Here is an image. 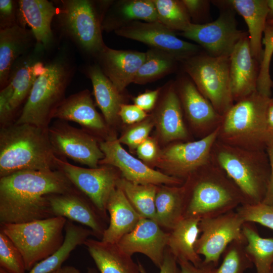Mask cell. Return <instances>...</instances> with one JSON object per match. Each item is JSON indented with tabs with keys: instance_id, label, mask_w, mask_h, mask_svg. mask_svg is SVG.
Here are the masks:
<instances>
[{
	"instance_id": "28",
	"label": "cell",
	"mask_w": 273,
	"mask_h": 273,
	"mask_svg": "<svg viewBox=\"0 0 273 273\" xmlns=\"http://www.w3.org/2000/svg\"><path fill=\"white\" fill-rule=\"evenodd\" d=\"M226 2L245 20L248 28L252 56L260 64L263 52L262 35L268 14L267 0H230Z\"/></svg>"
},
{
	"instance_id": "37",
	"label": "cell",
	"mask_w": 273,
	"mask_h": 273,
	"mask_svg": "<svg viewBox=\"0 0 273 273\" xmlns=\"http://www.w3.org/2000/svg\"><path fill=\"white\" fill-rule=\"evenodd\" d=\"M159 21L170 30L184 31L192 23L181 1L153 0Z\"/></svg>"
},
{
	"instance_id": "12",
	"label": "cell",
	"mask_w": 273,
	"mask_h": 273,
	"mask_svg": "<svg viewBox=\"0 0 273 273\" xmlns=\"http://www.w3.org/2000/svg\"><path fill=\"white\" fill-rule=\"evenodd\" d=\"M57 168L61 171L72 184L86 196L109 222L106 210L109 198L121 177L110 165L97 168H83L73 165L66 159L57 157Z\"/></svg>"
},
{
	"instance_id": "24",
	"label": "cell",
	"mask_w": 273,
	"mask_h": 273,
	"mask_svg": "<svg viewBox=\"0 0 273 273\" xmlns=\"http://www.w3.org/2000/svg\"><path fill=\"white\" fill-rule=\"evenodd\" d=\"M58 13V7L48 0L18 1L17 24L30 28L36 43L47 50L54 40L52 22Z\"/></svg>"
},
{
	"instance_id": "45",
	"label": "cell",
	"mask_w": 273,
	"mask_h": 273,
	"mask_svg": "<svg viewBox=\"0 0 273 273\" xmlns=\"http://www.w3.org/2000/svg\"><path fill=\"white\" fill-rule=\"evenodd\" d=\"M18 1L0 0V29L17 24Z\"/></svg>"
},
{
	"instance_id": "49",
	"label": "cell",
	"mask_w": 273,
	"mask_h": 273,
	"mask_svg": "<svg viewBox=\"0 0 273 273\" xmlns=\"http://www.w3.org/2000/svg\"><path fill=\"white\" fill-rule=\"evenodd\" d=\"M160 89L148 90L139 95L133 99L135 105L144 111H149L154 106L157 100Z\"/></svg>"
},
{
	"instance_id": "48",
	"label": "cell",
	"mask_w": 273,
	"mask_h": 273,
	"mask_svg": "<svg viewBox=\"0 0 273 273\" xmlns=\"http://www.w3.org/2000/svg\"><path fill=\"white\" fill-rule=\"evenodd\" d=\"M141 273H147L144 266L138 262ZM159 273H180L179 265L176 258L167 247L162 264L159 268Z\"/></svg>"
},
{
	"instance_id": "40",
	"label": "cell",
	"mask_w": 273,
	"mask_h": 273,
	"mask_svg": "<svg viewBox=\"0 0 273 273\" xmlns=\"http://www.w3.org/2000/svg\"><path fill=\"white\" fill-rule=\"evenodd\" d=\"M117 13L127 20L159 22L153 0H132L119 3Z\"/></svg>"
},
{
	"instance_id": "29",
	"label": "cell",
	"mask_w": 273,
	"mask_h": 273,
	"mask_svg": "<svg viewBox=\"0 0 273 273\" xmlns=\"http://www.w3.org/2000/svg\"><path fill=\"white\" fill-rule=\"evenodd\" d=\"M157 123L159 133L165 142L187 140L190 137L184 121L181 103L173 86H170L162 100Z\"/></svg>"
},
{
	"instance_id": "17",
	"label": "cell",
	"mask_w": 273,
	"mask_h": 273,
	"mask_svg": "<svg viewBox=\"0 0 273 273\" xmlns=\"http://www.w3.org/2000/svg\"><path fill=\"white\" fill-rule=\"evenodd\" d=\"M177 87L176 92L186 118L200 139L216 131L223 116L201 94L190 78H181Z\"/></svg>"
},
{
	"instance_id": "22",
	"label": "cell",
	"mask_w": 273,
	"mask_h": 273,
	"mask_svg": "<svg viewBox=\"0 0 273 273\" xmlns=\"http://www.w3.org/2000/svg\"><path fill=\"white\" fill-rule=\"evenodd\" d=\"M46 50L42 44L36 43L31 50L16 61L12 67L8 83L13 89L10 107L14 115L28 97L36 79L45 70L43 57Z\"/></svg>"
},
{
	"instance_id": "23",
	"label": "cell",
	"mask_w": 273,
	"mask_h": 273,
	"mask_svg": "<svg viewBox=\"0 0 273 273\" xmlns=\"http://www.w3.org/2000/svg\"><path fill=\"white\" fill-rule=\"evenodd\" d=\"M97 57L103 73L121 93L133 82L145 60L146 53L115 50L106 46Z\"/></svg>"
},
{
	"instance_id": "53",
	"label": "cell",
	"mask_w": 273,
	"mask_h": 273,
	"mask_svg": "<svg viewBox=\"0 0 273 273\" xmlns=\"http://www.w3.org/2000/svg\"><path fill=\"white\" fill-rule=\"evenodd\" d=\"M267 125L269 134L273 136V101L271 98L267 109Z\"/></svg>"
},
{
	"instance_id": "32",
	"label": "cell",
	"mask_w": 273,
	"mask_h": 273,
	"mask_svg": "<svg viewBox=\"0 0 273 273\" xmlns=\"http://www.w3.org/2000/svg\"><path fill=\"white\" fill-rule=\"evenodd\" d=\"M185 195L183 186H157L155 197L156 222L170 231L184 218Z\"/></svg>"
},
{
	"instance_id": "6",
	"label": "cell",
	"mask_w": 273,
	"mask_h": 273,
	"mask_svg": "<svg viewBox=\"0 0 273 273\" xmlns=\"http://www.w3.org/2000/svg\"><path fill=\"white\" fill-rule=\"evenodd\" d=\"M72 71L70 63L62 55L46 64L44 71L36 79L19 117L14 122L48 128L54 112L66 98Z\"/></svg>"
},
{
	"instance_id": "11",
	"label": "cell",
	"mask_w": 273,
	"mask_h": 273,
	"mask_svg": "<svg viewBox=\"0 0 273 273\" xmlns=\"http://www.w3.org/2000/svg\"><path fill=\"white\" fill-rule=\"evenodd\" d=\"M225 2L229 7L215 21L192 23L179 34L198 43L210 56L230 57L237 44L248 34L237 28L235 10Z\"/></svg>"
},
{
	"instance_id": "38",
	"label": "cell",
	"mask_w": 273,
	"mask_h": 273,
	"mask_svg": "<svg viewBox=\"0 0 273 273\" xmlns=\"http://www.w3.org/2000/svg\"><path fill=\"white\" fill-rule=\"evenodd\" d=\"M245 241L232 242L222 254V261L214 267L211 273H244L253 266V263L245 251Z\"/></svg>"
},
{
	"instance_id": "59",
	"label": "cell",
	"mask_w": 273,
	"mask_h": 273,
	"mask_svg": "<svg viewBox=\"0 0 273 273\" xmlns=\"http://www.w3.org/2000/svg\"><path fill=\"white\" fill-rule=\"evenodd\" d=\"M269 273H273V264L270 268V270L269 271Z\"/></svg>"
},
{
	"instance_id": "42",
	"label": "cell",
	"mask_w": 273,
	"mask_h": 273,
	"mask_svg": "<svg viewBox=\"0 0 273 273\" xmlns=\"http://www.w3.org/2000/svg\"><path fill=\"white\" fill-rule=\"evenodd\" d=\"M236 211L245 222H256L273 230V206L263 203L243 205Z\"/></svg>"
},
{
	"instance_id": "35",
	"label": "cell",
	"mask_w": 273,
	"mask_h": 273,
	"mask_svg": "<svg viewBox=\"0 0 273 273\" xmlns=\"http://www.w3.org/2000/svg\"><path fill=\"white\" fill-rule=\"evenodd\" d=\"M157 186L152 184H139L121 177L116 187L121 189L135 210L144 218L156 221L155 197Z\"/></svg>"
},
{
	"instance_id": "20",
	"label": "cell",
	"mask_w": 273,
	"mask_h": 273,
	"mask_svg": "<svg viewBox=\"0 0 273 273\" xmlns=\"http://www.w3.org/2000/svg\"><path fill=\"white\" fill-rule=\"evenodd\" d=\"M53 119L73 121L82 129L93 133L105 135L109 126L97 111L90 93L84 89L66 98L54 112Z\"/></svg>"
},
{
	"instance_id": "9",
	"label": "cell",
	"mask_w": 273,
	"mask_h": 273,
	"mask_svg": "<svg viewBox=\"0 0 273 273\" xmlns=\"http://www.w3.org/2000/svg\"><path fill=\"white\" fill-rule=\"evenodd\" d=\"M57 14L63 33L83 52L96 56L106 46L102 35L103 14L89 0H61Z\"/></svg>"
},
{
	"instance_id": "55",
	"label": "cell",
	"mask_w": 273,
	"mask_h": 273,
	"mask_svg": "<svg viewBox=\"0 0 273 273\" xmlns=\"http://www.w3.org/2000/svg\"><path fill=\"white\" fill-rule=\"evenodd\" d=\"M267 7L268 8L267 20L273 19V0H267Z\"/></svg>"
},
{
	"instance_id": "60",
	"label": "cell",
	"mask_w": 273,
	"mask_h": 273,
	"mask_svg": "<svg viewBox=\"0 0 273 273\" xmlns=\"http://www.w3.org/2000/svg\"><path fill=\"white\" fill-rule=\"evenodd\" d=\"M271 100L273 101V98H271Z\"/></svg>"
},
{
	"instance_id": "57",
	"label": "cell",
	"mask_w": 273,
	"mask_h": 273,
	"mask_svg": "<svg viewBox=\"0 0 273 273\" xmlns=\"http://www.w3.org/2000/svg\"><path fill=\"white\" fill-rule=\"evenodd\" d=\"M266 24L273 27V19L267 20Z\"/></svg>"
},
{
	"instance_id": "4",
	"label": "cell",
	"mask_w": 273,
	"mask_h": 273,
	"mask_svg": "<svg viewBox=\"0 0 273 273\" xmlns=\"http://www.w3.org/2000/svg\"><path fill=\"white\" fill-rule=\"evenodd\" d=\"M211 159L239 189L244 205H255L263 201L270 175L266 150L243 149L216 140L212 148Z\"/></svg>"
},
{
	"instance_id": "13",
	"label": "cell",
	"mask_w": 273,
	"mask_h": 273,
	"mask_svg": "<svg viewBox=\"0 0 273 273\" xmlns=\"http://www.w3.org/2000/svg\"><path fill=\"white\" fill-rule=\"evenodd\" d=\"M49 138L55 154L68 158L89 168H97L104 155L94 135L83 129L57 119L48 128Z\"/></svg>"
},
{
	"instance_id": "7",
	"label": "cell",
	"mask_w": 273,
	"mask_h": 273,
	"mask_svg": "<svg viewBox=\"0 0 273 273\" xmlns=\"http://www.w3.org/2000/svg\"><path fill=\"white\" fill-rule=\"evenodd\" d=\"M67 220L54 216L23 223H0V231L19 250L29 271L62 246Z\"/></svg>"
},
{
	"instance_id": "21",
	"label": "cell",
	"mask_w": 273,
	"mask_h": 273,
	"mask_svg": "<svg viewBox=\"0 0 273 273\" xmlns=\"http://www.w3.org/2000/svg\"><path fill=\"white\" fill-rule=\"evenodd\" d=\"M259 64L252 56L248 35L237 44L230 57V78L235 103L257 91Z\"/></svg>"
},
{
	"instance_id": "27",
	"label": "cell",
	"mask_w": 273,
	"mask_h": 273,
	"mask_svg": "<svg viewBox=\"0 0 273 273\" xmlns=\"http://www.w3.org/2000/svg\"><path fill=\"white\" fill-rule=\"evenodd\" d=\"M84 245L100 273H141L138 263L117 243L88 238Z\"/></svg>"
},
{
	"instance_id": "54",
	"label": "cell",
	"mask_w": 273,
	"mask_h": 273,
	"mask_svg": "<svg viewBox=\"0 0 273 273\" xmlns=\"http://www.w3.org/2000/svg\"><path fill=\"white\" fill-rule=\"evenodd\" d=\"M50 273H81L80 271L71 265L62 266L59 269L53 271Z\"/></svg>"
},
{
	"instance_id": "25",
	"label": "cell",
	"mask_w": 273,
	"mask_h": 273,
	"mask_svg": "<svg viewBox=\"0 0 273 273\" xmlns=\"http://www.w3.org/2000/svg\"><path fill=\"white\" fill-rule=\"evenodd\" d=\"M36 41L30 29L18 24L0 29V86L8 83L16 61L31 50Z\"/></svg>"
},
{
	"instance_id": "31",
	"label": "cell",
	"mask_w": 273,
	"mask_h": 273,
	"mask_svg": "<svg viewBox=\"0 0 273 273\" xmlns=\"http://www.w3.org/2000/svg\"><path fill=\"white\" fill-rule=\"evenodd\" d=\"M87 75L90 79L96 101L108 126L117 121L122 104L120 93L105 75L99 65L89 66Z\"/></svg>"
},
{
	"instance_id": "16",
	"label": "cell",
	"mask_w": 273,
	"mask_h": 273,
	"mask_svg": "<svg viewBox=\"0 0 273 273\" xmlns=\"http://www.w3.org/2000/svg\"><path fill=\"white\" fill-rule=\"evenodd\" d=\"M99 146L104 157L99 164L117 168L121 177L128 181L139 184L173 186H181L184 183L182 179L149 167L129 154L115 138L100 141Z\"/></svg>"
},
{
	"instance_id": "39",
	"label": "cell",
	"mask_w": 273,
	"mask_h": 273,
	"mask_svg": "<svg viewBox=\"0 0 273 273\" xmlns=\"http://www.w3.org/2000/svg\"><path fill=\"white\" fill-rule=\"evenodd\" d=\"M263 34L262 44L264 49L259 64L256 89L260 94L271 98L273 81L269 73V67L273 54V27L266 24Z\"/></svg>"
},
{
	"instance_id": "8",
	"label": "cell",
	"mask_w": 273,
	"mask_h": 273,
	"mask_svg": "<svg viewBox=\"0 0 273 273\" xmlns=\"http://www.w3.org/2000/svg\"><path fill=\"white\" fill-rule=\"evenodd\" d=\"M201 94L223 116L235 104L230 78V57L200 53L182 62Z\"/></svg>"
},
{
	"instance_id": "10",
	"label": "cell",
	"mask_w": 273,
	"mask_h": 273,
	"mask_svg": "<svg viewBox=\"0 0 273 273\" xmlns=\"http://www.w3.org/2000/svg\"><path fill=\"white\" fill-rule=\"evenodd\" d=\"M245 222L236 210L200 219V235L195 250L203 256V262L217 267L221 256L232 242L246 240L242 232Z\"/></svg>"
},
{
	"instance_id": "5",
	"label": "cell",
	"mask_w": 273,
	"mask_h": 273,
	"mask_svg": "<svg viewBox=\"0 0 273 273\" xmlns=\"http://www.w3.org/2000/svg\"><path fill=\"white\" fill-rule=\"evenodd\" d=\"M271 98L257 91L235 103L223 116L217 140L224 144L252 150H266L270 140L267 112Z\"/></svg>"
},
{
	"instance_id": "51",
	"label": "cell",
	"mask_w": 273,
	"mask_h": 273,
	"mask_svg": "<svg viewBox=\"0 0 273 273\" xmlns=\"http://www.w3.org/2000/svg\"><path fill=\"white\" fill-rule=\"evenodd\" d=\"M266 151L270 164V175L266 195L262 203L273 206V137L268 143Z\"/></svg>"
},
{
	"instance_id": "44",
	"label": "cell",
	"mask_w": 273,
	"mask_h": 273,
	"mask_svg": "<svg viewBox=\"0 0 273 273\" xmlns=\"http://www.w3.org/2000/svg\"><path fill=\"white\" fill-rule=\"evenodd\" d=\"M13 94V89L8 83L0 92V123L1 127L12 123L13 113L10 107V102Z\"/></svg>"
},
{
	"instance_id": "52",
	"label": "cell",
	"mask_w": 273,
	"mask_h": 273,
	"mask_svg": "<svg viewBox=\"0 0 273 273\" xmlns=\"http://www.w3.org/2000/svg\"><path fill=\"white\" fill-rule=\"evenodd\" d=\"M180 273H211L212 269L215 267L213 264H206L202 262V264L197 267L189 261L177 260Z\"/></svg>"
},
{
	"instance_id": "15",
	"label": "cell",
	"mask_w": 273,
	"mask_h": 273,
	"mask_svg": "<svg viewBox=\"0 0 273 273\" xmlns=\"http://www.w3.org/2000/svg\"><path fill=\"white\" fill-rule=\"evenodd\" d=\"M120 36L135 40L164 51L178 61H184L201 52L199 46L181 39L174 31L160 22L133 21L114 30Z\"/></svg>"
},
{
	"instance_id": "18",
	"label": "cell",
	"mask_w": 273,
	"mask_h": 273,
	"mask_svg": "<svg viewBox=\"0 0 273 273\" xmlns=\"http://www.w3.org/2000/svg\"><path fill=\"white\" fill-rule=\"evenodd\" d=\"M52 214L87 226L101 240L107 221L90 200L79 190L48 196Z\"/></svg>"
},
{
	"instance_id": "19",
	"label": "cell",
	"mask_w": 273,
	"mask_h": 273,
	"mask_svg": "<svg viewBox=\"0 0 273 273\" xmlns=\"http://www.w3.org/2000/svg\"><path fill=\"white\" fill-rule=\"evenodd\" d=\"M169 232L151 219L142 217L135 228L117 243L120 249L132 256L140 253L160 268L167 247Z\"/></svg>"
},
{
	"instance_id": "58",
	"label": "cell",
	"mask_w": 273,
	"mask_h": 273,
	"mask_svg": "<svg viewBox=\"0 0 273 273\" xmlns=\"http://www.w3.org/2000/svg\"><path fill=\"white\" fill-rule=\"evenodd\" d=\"M0 273H10V272L0 267Z\"/></svg>"
},
{
	"instance_id": "43",
	"label": "cell",
	"mask_w": 273,
	"mask_h": 273,
	"mask_svg": "<svg viewBox=\"0 0 273 273\" xmlns=\"http://www.w3.org/2000/svg\"><path fill=\"white\" fill-rule=\"evenodd\" d=\"M154 126L151 118H146L129 128L120 138L119 142L134 150L148 138Z\"/></svg>"
},
{
	"instance_id": "47",
	"label": "cell",
	"mask_w": 273,
	"mask_h": 273,
	"mask_svg": "<svg viewBox=\"0 0 273 273\" xmlns=\"http://www.w3.org/2000/svg\"><path fill=\"white\" fill-rule=\"evenodd\" d=\"M190 17L193 19L209 17L210 2L203 0H182Z\"/></svg>"
},
{
	"instance_id": "56",
	"label": "cell",
	"mask_w": 273,
	"mask_h": 273,
	"mask_svg": "<svg viewBox=\"0 0 273 273\" xmlns=\"http://www.w3.org/2000/svg\"><path fill=\"white\" fill-rule=\"evenodd\" d=\"M86 273H98V271L93 268H88Z\"/></svg>"
},
{
	"instance_id": "14",
	"label": "cell",
	"mask_w": 273,
	"mask_h": 273,
	"mask_svg": "<svg viewBox=\"0 0 273 273\" xmlns=\"http://www.w3.org/2000/svg\"><path fill=\"white\" fill-rule=\"evenodd\" d=\"M218 130V128L207 136L196 141L169 145L157 156V166L164 170L165 174L185 181L210 160Z\"/></svg>"
},
{
	"instance_id": "46",
	"label": "cell",
	"mask_w": 273,
	"mask_h": 273,
	"mask_svg": "<svg viewBox=\"0 0 273 273\" xmlns=\"http://www.w3.org/2000/svg\"><path fill=\"white\" fill-rule=\"evenodd\" d=\"M119 116L123 122L133 124L140 122L147 118V114L143 110L134 105L122 104Z\"/></svg>"
},
{
	"instance_id": "50",
	"label": "cell",
	"mask_w": 273,
	"mask_h": 273,
	"mask_svg": "<svg viewBox=\"0 0 273 273\" xmlns=\"http://www.w3.org/2000/svg\"><path fill=\"white\" fill-rule=\"evenodd\" d=\"M136 153L140 159L151 161L157 157V145L153 140L148 138L137 147Z\"/></svg>"
},
{
	"instance_id": "2",
	"label": "cell",
	"mask_w": 273,
	"mask_h": 273,
	"mask_svg": "<svg viewBox=\"0 0 273 273\" xmlns=\"http://www.w3.org/2000/svg\"><path fill=\"white\" fill-rule=\"evenodd\" d=\"M183 186L184 218L201 219L214 217L245 204L239 189L211 158L190 175Z\"/></svg>"
},
{
	"instance_id": "26",
	"label": "cell",
	"mask_w": 273,
	"mask_h": 273,
	"mask_svg": "<svg viewBox=\"0 0 273 273\" xmlns=\"http://www.w3.org/2000/svg\"><path fill=\"white\" fill-rule=\"evenodd\" d=\"M106 210L109 215V221L101 240L105 242L117 243L135 228L142 217L132 206L122 191L117 187L109 198Z\"/></svg>"
},
{
	"instance_id": "3",
	"label": "cell",
	"mask_w": 273,
	"mask_h": 273,
	"mask_svg": "<svg viewBox=\"0 0 273 273\" xmlns=\"http://www.w3.org/2000/svg\"><path fill=\"white\" fill-rule=\"evenodd\" d=\"M48 128L14 122L1 127L0 177L21 170L57 169Z\"/></svg>"
},
{
	"instance_id": "34",
	"label": "cell",
	"mask_w": 273,
	"mask_h": 273,
	"mask_svg": "<svg viewBox=\"0 0 273 273\" xmlns=\"http://www.w3.org/2000/svg\"><path fill=\"white\" fill-rule=\"evenodd\" d=\"M242 232L246 239L245 251L256 273H269L273 264V238H263L251 222H245Z\"/></svg>"
},
{
	"instance_id": "1",
	"label": "cell",
	"mask_w": 273,
	"mask_h": 273,
	"mask_svg": "<svg viewBox=\"0 0 273 273\" xmlns=\"http://www.w3.org/2000/svg\"><path fill=\"white\" fill-rule=\"evenodd\" d=\"M77 190L58 169L21 170L0 177V223L53 217L48 196Z\"/></svg>"
},
{
	"instance_id": "36",
	"label": "cell",
	"mask_w": 273,
	"mask_h": 273,
	"mask_svg": "<svg viewBox=\"0 0 273 273\" xmlns=\"http://www.w3.org/2000/svg\"><path fill=\"white\" fill-rule=\"evenodd\" d=\"M177 61L164 51L154 48L148 50L133 83L145 84L167 75L174 70Z\"/></svg>"
},
{
	"instance_id": "41",
	"label": "cell",
	"mask_w": 273,
	"mask_h": 273,
	"mask_svg": "<svg viewBox=\"0 0 273 273\" xmlns=\"http://www.w3.org/2000/svg\"><path fill=\"white\" fill-rule=\"evenodd\" d=\"M0 267L10 273H26L23 257L9 238L0 231Z\"/></svg>"
},
{
	"instance_id": "30",
	"label": "cell",
	"mask_w": 273,
	"mask_h": 273,
	"mask_svg": "<svg viewBox=\"0 0 273 273\" xmlns=\"http://www.w3.org/2000/svg\"><path fill=\"white\" fill-rule=\"evenodd\" d=\"M196 218H184L169 231L167 247L176 260L190 262L199 267L203 262L196 252L195 245L199 237V223Z\"/></svg>"
},
{
	"instance_id": "33",
	"label": "cell",
	"mask_w": 273,
	"mask_h": 273,
	"mask_svg": "<svg viewBox=\"0 0 273 273\" xmlns=\"http://www.w3.org/2000/svg\"><path fill=\"white\" fill-rule=\"evenodd\" d=\"M65 239L62 246L53 254L35 264L27 273H50L62 266L64 262L78 246L84 245L93 231L67 219L65 226Z\"/></svg>"
}]
</instances>
